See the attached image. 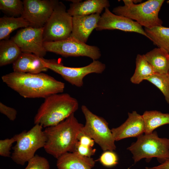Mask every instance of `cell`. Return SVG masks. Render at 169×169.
Returning a JSON list of instances; mask_svg holds the SVG:
<instances>
[{"label":"cell","instance_id":"obj_15","mask_svg":"<svg viewBox=\"0 0 169 169\" xmlns=\"http://www.w3.org/2000/svg\"><path fill=\"white\" fill-rule=\"evenodd\" d=\"M100 17L98 13L73 16L72 31L70 37L86 43L92 31L96 28Z\"/></svg>","mask_w":169,"mask_h":169},{"label":"cell","instance_id":"obj_4","mask_svg":"<svg viewBox=\"0 0 169 169\" xmlns=\"http://www.w3.org/2000/svg\"><path fill=\"white\" fill-rule=\"evenodd\" d=\"M123 1L124 5L114 8L113 13L134 20L145 28L162 26L158 13L164 0H148L140 4H135L132 0Z\"/></svg>","mask_w":169,"mask_h":169},{"label":"cell","instance_id":"obj_20","mask_svg":"<svg viewBox=\"0 0 169 169\" xmlns=\"http://www.w3.org/2000/svg\"><path fill=\"white\" fill-rule=\"evenodd\" d=\"M22 52L12 39L0 41V66H3L16 61Z\"/></svg>","mask_w":169,"mask_h":169},{"label":"cell","instance_id":"obj_24","mask_svg":"<svg viewBox=\"0 0 169 169\" xmlns=\"http://www.w3.org/2000/svg\"><path fill=\"white\" fill-rule=\"evenodd\" d=\"M144 30L149 39L158 48L169 53V28L160 26L150 28H145Z\"/></svg>","mask_w":169,"mask_h":169},{"label":"cell","instance_id":"obj_16","mask_svg":"<svg viewBox=\"0 0 169 169\" xmlns=\"http://www.w3.org/2000/svg\"><path fill=\"white\" fill-rule=\"evenodd\" d=\"M72 2L67 11L72 16L100 14L104 9L109 8L107 0H69Z\"/></svg>","mask_w":169,"mask_h":169},{"label":"cell","instance_id":"obj_27","mask_svg":"<svg viewBox=\"0 0 169 169\" xmlns=\"http://www.w3.org/2000/svg\"><path fill=\"white\" fill-rule=\"evenodd\" d=\"M24 169H50V165L47 159L38 155H35L28 162Z\"/></svg>","mask_w":169,"mask_h":169},{"label":"cell","instance_id":"obj_31","mask_svg":"<svg viewBox=\"0 0 169 169\" xmlns=\"http://www.w3.org/2000/svg\"><path fill=\"white\" fill-rule=\"evenodd\" d=\"M0 112L5 115L11 120L14 121L16 118L17 110L13 108L8 107L0 102Z\"/></svg>","mask_w":169,"mask_h":169},{"label":"cell","instance_id":"obj_35","mask_svg":"<svg viewBox=\"0 0 169 169\" xmlns=\"http://www.w3.org/2000/svg\"><path fill=\"white\" fill-rule=\"evenodd\" d=\"M168 74H169V72H168Z\"/></svg>","mask_w":169,"mask_h":169},{"label":"cell","instance_id":"obj_28","mask_svg":"<svg viewBox=\"0 0 169 169\" xmlns=\"http://www.w3.org/2000/svg\"><path fill=\"white\" fill-rule=\"evenodd\" d=\"M99 161L103 166L111 167L118 164V158L113 151L108 150L104 151L100 156Z\"/></svg>","mask_w":169,"mask_h":169},{"label":"cell","instance_id":"obj_8","mask_svg":"<svg viewBox=\"0 0 169 169\" xmlns=\"http://www.w3.org/2000/svg\"><path fill=\"white\" fill-rule=\"evenodd\" d=\"M72 28V16L64 4L59 2L44 26V42L57 41L70 37Z\"/></svg>","mask_w":169,"mask_h":169},{"label":"cell","instance_id":"obj_6","mask_svg":"<svg viewBox=\"0 0 169 169\" xmlns=\"http://www.w3.org/2000/svg\"><path fill=\"white\" fill-rule=\"evenodd\" d=\"M43 127L39 124H35L28 131L15 135L16 143L12 148L11 157L13 161L23 166L35 155L38 149L44 147L46 138Z\"/></svg>","mask_w":169,"mask_h":169},{"label":"cell","instance_id":"obj_19","mask_svg":"<svg viewBox=\"0 0 169 169\" xmlns=\"http://www.w3.org/2000/svg\"><path fill=\"white\" fill-rule=\"evenodd\" d=\"M143 55L152 67L156 73H168L169 53L166 50L161 48H156Z\"/></svg>","mask_w":169,"mask_h":169},{"label":"cell","instance_id":"obj_32","mask_svg":"<svg viewBox=\"0 0 169 169\" xmlns=\"http://www.w3.org/2000/svg\"><path fill=\"white\" fill-rule=\"evenodd\" d=\"M77 139L80 144L85 146L92 147L95 143L94 140L84 133L82 130L78 134Z\"/></svg>","mask_w":169,"mask_h":169},{"label":"cell","instance_id":"obj_34","mask_svg":"<svg viewBox=\"0 0 169 169\" xmlns=\"http://www.w3.org/2000/svg\"><path fill=\"white\" fill-rule=\"evenodd\" d=\"M167 3L168 4H169V0H168V1H167Z\"/></svg>","mask_w":169,"mask_h":169},{"label":"cell","instance_id":"obj_2","mask_svg":"<svg viewBox=\"0 0 169 169\" xmlns=\"http://www.w3.org/2000/svg\"><path fill=\"white\" fill-rule=\"evenodd\" d=\"M83 126L73 114L58 124L45 128V151L57 159L66 153L75 152L78 136Z\"/></svg>","mask_w":169,"mask_h":169},{"label":"cell","instance_id":"obj_30","mask_svg":"<svg viewBox=\"0 0 169 169\" xmlns=\"http://www.w3.org/2000/svg\"><path fill=\"white\" fill-rule=\"evenodd\" d=\"M96 149L92 147L86 146L80 144L78 141L75 147V152H76L81 156L91 157L95 152Z\"/></svg>","mask_w":169,"mask_h":169},{"label":"cell","instance_id":"obj_14","mask_svg":"<svg viewBox=\"0 0 169 169\" xmlns=\"http://www.w3.org/2000/svg\"><path fill=\"white\" fill-rule=\"evenodd\" d=\"M126 120L119 127L111 130L115 141L125 138L138 137L145 133V125L142 115L136 111L128 113Z\"/></svg>","mask_w":169,"mask_h":169},{"label":"cell","instance_id":"obj_22","mask_svg":"<svg viewBox=\"0 0 169 169\" xmlns=\"http://www.w3.org/2000/svg\"><path fill=\"white\" fill-rule=\"evenodd\" d=\"M30 25L21 17H3L0 18V40L5 39L10 34L19 28H25Z\"/></svg>","mask_w":169,"mask_h":169},{"label":"cell","instance_id":"obj_29","mask_svg":"<svg viewBox=\"0 0 169 169\" xmlns=\"http://www.w3.org/2000/svg\"><path fill=\"white\" fill-rule=\"evenodd\" d=\"M16 135L10 139H6L0 140V155L5 157H10L11 146L13 143L16 142Z\"/></svg>","mask_w":169,"mask_h":169},{"label":"cell","instance_id":"obj_17","mask_svg":"<svg viewBox=\"0 0 169 169\" xmlns=\"http://www.w3.org/2000/svg\"><path fill=\"white\" fill-rule=\"evenodd\" d=\"M43 59L32 53L22 52L13 64V71L38 74L47 71L48 69L43 63Z\"/></svg>","mask_w":169,"mask_h":169},{"label":"cell","instance_id":"obj_1","mask_svg":"<svg viewBox=\"0 0 169 169\" xmlns=\"http://www.w3.org/2000/svg\"><path fill=\"white\" fill-rule=\"evenodd\" d=\"M8 86L24 98H45L64 91L65 84L43 73H23L13 71L2 76Z\"/></svg>","mask_w":169,"mask_h":169},{"label":"cell","instance_id":"obj_18","mask_svg":"<svg viewBox=\"0 0 169 169\" xmlns=\"http://www.w3.org/2000/svg\"><path fill=\"white\" fill-rule=\"evenodd\" d=\"M95 161L91 157L81 155L76 152H68L57 159L58 169H92Z\"/></svg>","mask_w":169,"mask_h":169},{"label":"cell","instance_id":"obj_13","mask_svg":"<svg viewBox=\"0 0 169 169\" xmlns=\"http://www.w3.org/2000/svg\"><path fill=\"white\" fill-rule=\"evenodd\" d=\"M96 30L118 29L124 32H134L148 37L142 26L136 22L128 18L112 13L109 8L105 9L100 16Z\"/></svg>","mask_w":169,"mask_h":169},{"label":"cell","instance_id":"obj_33","mask_svg":"<svg viewBox=\"0 0 169 169\" xmlns=\"http://www.w3.org/2000/svg\"><path fill=\"white\" fill-rule=\"evenodd\" d=\"M146 169H169V157L159 165L152 167H146Z\"/></svg>","mask_w":169,"mask_h":169},{"label":"cell","instance_id":"obj_25","mask_svg":"<svg viewBox=\"0 0 169 169\" xmlns=\"http://www.w3.org/2000/svg\"><path fill=\"white\" fill-rule=\"evenodd\" d=\"M157 87L163 95L169 104V74L155 73L147 80Z\"/></svg>","mask_w":169,"mask_h":169},{"label":"cell","instance_id":"obj_9","mask_svg":"<svg viewBox=\"0 0 169 169\" xmlns=\"http://www.w3.org/2000/svg\"><path fill=\"white\" fill-rule=\"evenodd\" d=\"M43 62L48 69L60 74L71 84L79 87L83 86V79L86 75L93 73H102L106 67L104 64L98 60H93L88 65L80 67L66 66L55 59L44 58Z\"/></svg>","mask_w":169,"mask_h":169},{"label":"cell","instance_id":"obj_11","mask_svg":"<svg viewBox=\"0 0 169 169\" xmlns=\"http://www.w3.org/2000/svg\"><path fill=\"white\" fill-rule=\"evenodd\" d=\"M44 27L29 26L19 30L12 39L23 53L44 57L47 51L44 45Z\"/></svg>","mask_w":169,"mask_h":169},{"label":"cell","instance_id":"obj_3","mask_svg":"<svg viewBox=\"0 0 169 169\" xmlns=\"http://www.w3.org/2000/svg\"><path fill=\"white\" fill-rule=\"evenodd\" d=\"M79 103L68 93H58L45 98L34 118L35 124L43 127L55 125L77 110Z\"/></svg>","mask_w":169,"mask_h":169},{"label":"cell","instance_id":"obj_5","mask_svg":"<svg viewBox=\"0 0 169 169\" xmlns=\"http://www.w3.org/2000/svg\"><path fill=\"white\" fill-rule=\"evenodd\" d=\"M127 149L133 155L135 163L144 158L149 161L156 157L161 163L169 157V139L160 138L156 131L145 134Z\"/></svg>","mask_w":169,"mask_h":169},{"label":"cell","instance_id":"obj_21","mask_svg":"<svg viewBox=\"0 0 169 169\" xmlns=\"http://www.w3.org/2000/svg\"><path fill=\"white\" fill-rule=\"evenodd\" d=\"M145 125V134L152 133L158 127L169 124V114L157 110L146 111L142 115Z\"/></svg>","mask_w":169,"mask_h":169},{"label":"cell","instance_id":"obj_12","mask_svg":"<svg viewBox=\"0 0 169 169\" xmlns=\"http://www.w3.org/2000/svg\"><path fill=\"white\" fill-rule=\"evenodd\" d=\"M24 10L21 16L34 27L44 26L57 3L56 0H24Z\"/></svg>","mask_w":169,"mask_h":169},{"label":"cell","instance_id":"obj_26","mask_svg":"<svg viewBox=\"0 0 169 169\" xmlns=\"http://www.w3.org/2000/svg\"><path fill=\"white\" fill-rule=\"evenodd\" d=\"M0 9L11 17H21L23 11V3L20 0H0Z\"/></svg>","mask_w":169,"mask_h":169},{"label":"cell","instance_id":"obj_23","mask_svg":"<svg viewBox=\"0 0 169 169\" xmlns=\"http://www.w3.org/2000/svg\"><path fill=\"white\" fill-rule=\"evenodd\" d=\"M155 73L153 68L143 55L138 54L136 59V69L130 81L133 84H138Z\"/></svg>","mask_w":169,"mask_h":169},{"label":"cell","instance_id":"obj_7","mask_svg":"<svg viewBox=\"0 0 169 169\" xmlns=\"http://www.w3.org/2000/svg\"><path fill=\"white\" fill-rule=\"evenodd\" d=\"M81 109L85 119L82 131L92 139L103 151L115 150V141L106 120L93 113L85 105L81 106Z\"/></svg>","mask_w":169,"mask_h":169},{"label":"cell","instance_id":"obj_10","mask_svg":"<svg viewBox=\"0 0 169 169\" xmlns=\"http://www.w3.org/2000/svg\"><path fill=\"white\" fill-rule=\"evenodd\" d=\"M44 45L47 52L65 57L85 56L95 60L101 56L97 46L88 45L70 37L60 41L44 42Z\"/></svg>","mask_w":169,"mask_h":169}]
</instances>
